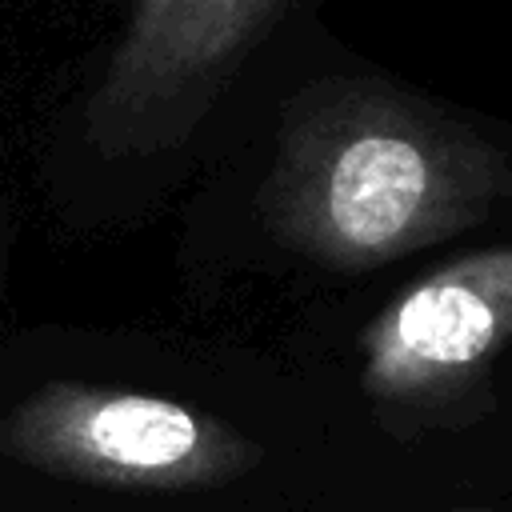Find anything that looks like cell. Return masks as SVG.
<instances>
[{
  "label": "cell",
  "mask_w": 512,
  "mask_h": 512,
  "mask_svg": "<svg viewBox=\"0 0 512 512\" xmlns=\"http://www.w3.org/2000/svg\"><path fill=\"white\" fill-rule=\"evenodd\" d=\"M0 452L32 472L124 492H204L248 476L264 448L184 400L48 380L0 424Z\"/></svg>",
  "instance_id": "7a4b0ae2"
},
{
  "label": "cell",
  "mask_w": 512,
  "mask_h": 512,
  "mask_svg": "<svg viewBox=\"0 0 512 512\" xmlns=\"http://www.w3.org/2000/svg\"><path fill=\"white\" fill-rule=\"evenodd\" d=\"M512 160L476 128L376 80L300 92L260 184L264 224L328 272H368L476 228Z\"/></svg>",
  "instance_id": "6da1fadb"
},
{
  "label": "cell",
  "mask_w": 512,
  "mask_h": 512,
  "mask_svg": "<svg viewBox=\"0 0 512 512\" xmlns=\"http://www.w3.org/2000/svg\"><path fill=\"white\" fill-rule=\"evenodd\" d=\"M512 340V244L476 248L392 296L360 336V392L392 436L464 428L492 412Z\"/></svg>",
  "instance_id": "3957f363"
},
{
  "label": "cell",
  "mask_w": 512,
  "mask_h": 512,
  "mask_svg": "<svg viewBox=\"0 0 512 512\" xmlns=\"http://www.w3.org/2000/svg\"><path fill=\"white\" fill-rule=\"evenodd\" d=\"M288 0H132L92 92L88 136L108 152L180 144Z\"/></svg>",
  "instance_id": "277c9868"
}]
</instances>
